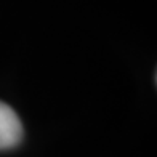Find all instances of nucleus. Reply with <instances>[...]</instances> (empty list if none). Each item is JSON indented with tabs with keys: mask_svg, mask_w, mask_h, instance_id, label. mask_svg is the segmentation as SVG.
Here are the masks:
<instances>
[{
	"mask_svg": "<svg viewBox=\"0 0 157 157\" xmlns=\"http://www.w3.org/2000/svg\"><path fill=\"white\" fill-rule=\"evenodd\" d=\"M23 124L15 109L0 101V151L18 146L23 140Z\"/></svg>",
	"mask_w": 157,
	"mask_h": 157,
	"instance_id": "obj_1",
	"label": "nucleus"
}]
</instances>
